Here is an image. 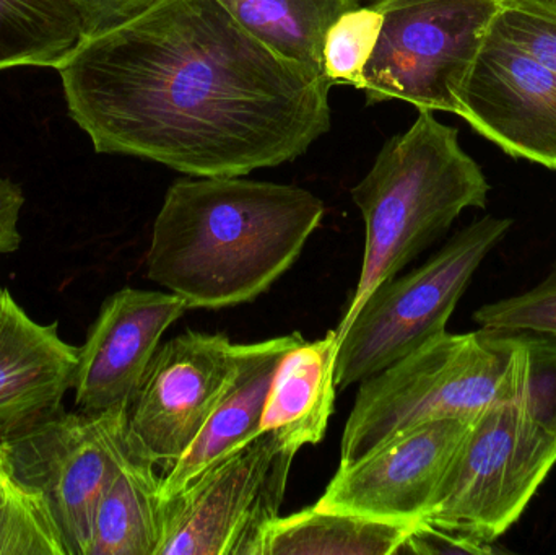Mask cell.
Instances as JSON below:
<instances>
[{"label": "cell", "instance_id": "cell-1", "mask_svg": "<svg viewBox=\"0 0 556 555\" xmlns=\"http://www.w3.org/2000/svg\"><path fill=\"white\" fill-rule=\"evenodd\" d=\"M55 71L94 152L194 178L293 162L330 129L332 85L254 38L218 0H155Z\"/></svg>", "mask_w": 556, "mask_h": 555}, {"label": "cell", "instance_id": "cell-2", "mask_svg": "<svg viewBox=\"0 0 556 555\" xmlns=\"http://www.w3.org/2000/svg\"><path fill=\"white\" fill-rule=\"evenodd\" d=\"M324 212V202L300 186L182 179L153 224L147 277L189 310L253 302L296 263Z\"/></svg>", "mask_w": 556, "mask_h": 555}, {"label": "cell", "instance_id": "cell-3", "mask_svg": "<svg viewBox=\"0 0 556 555\" xmlns=\"http://www.w3.org/2000/svg\"><path fill=\"white\" fill-rule=\"evenodd\" d=\"M490 185L460 147L456 127L420 111L392 137L368 175L352 188L365 222L362 274L339 328H345L369 293L417 260L467 209H483Z\"/></svg>", "mask_w": 556, "mask_h": 555}, {"label": "cell", "instance_id": "cell-4", "mask_svg": "<svg viewBox=\"0 0 556 555\" xmlns=\"http://www.w3.org/2000/svg\"><path fill=\"white\" fill-rule=\"evenodd\" d=\"M358 384L339 468L412 427L473 419L496 404L518 401L525 388V345L519 335L446 331Z\"/></svg>", "mask_w": 556, "mask_h": 555}, {"label": "cell", "instance_id": "cell-5", "mask_svg": "<svg viewBox=\"0 0 556 555\" xmlns=\"http://www.w3.org/2000/svg\"><path fill=\"white\" fill-rule=\"evenodd\" d=\"M511 225V218L486 215L417 269L379 283L352 321L336 329L337 388L362 383L444 335L470 280Z\"/></svg>", "mask_w": 556, "mask_h": 555}, {"label": "cell", "instance_id": "cell-6", "mask_svg": "<svg viewBox=\"0 0 556 555\" xmlns=\"http://www.w3.org/2000/svg\"><path fill=\"white\" fill-rule=\"evenodd\" d=\"M556 465V436L518 401L473 419L420 524L493 544L531 504Z\"/></svg>", "mask_w": 556, "mask_h": 555}, {"label": "cell", "instance_id": "cell-7", "mask_svg": "<svg viewBox=\"0 0 556 555\" xmlns=\"http://www.w3.org/2000/svg\"><path fill=\"white\" fill-rule=\"evenodd\" d=\"M503 0H375L382 15L359 90L366 103L402 100L459 116L460 91Z\"/></svg>", "mask_w": 556, "mask_h": 555}, {"label": "cell", "instance_id": "cell-8", "mask_svg": "<svg viewBox=\"0 0 556 555\" xmlns=\"http://www.w3.org/2000/svg\"><path fill=\"white\" fill-rule=\"evenodd\" d=\"M127 409L55 411L0 436L12 475L48 502L68 555H87L94 512L130 449Z\"/></svg>", "mask_w": 556, "mask_h": 555}, {"label": "cell", "instance_id": "cell-9", "mask_svg": "<svg viewBox=\"0 0 556 555\" xmlns=\"http://www.w3.org/2000/svg\"><path fill=\"white\" fill-rule=\"evenodd\" d=\"M298 450L261 433L163 502L159 555H257L280 517Z\"/></svg>", "mask_w": 556, "mask_h": 555}, {"label": "cell", "instance_id": "cell-10", "mask_svg": "<svg viewBox=\"0 0 556 555\" xmlns=\"http://www.w3.org/2000/svg\"><path fill=\"white\" fill-rule=\"evenodd\" d=\"M237 368L238 344L225 335L188 331L160 344L127 409L132 455L168 472L227 393Z\"/></svg>", "mask_w": 556, "mask_h": 555}, {"label": "cell", "instance_id": "cell-11", "mask_svg": "<svg viewBox=\"0 0 556 555\" xmlns=\"http://www.w3.org/2000/svg\"><path fill=\"white\" fill-rule=\"evenodd\" d=\"M459 116L508 155L556 172V75L495 22L460 91Z\"/></svg>", "mask_w": 556, "mask_h": 555}, {"label": "cell", "instance_id": "cell-12", "mask_svg": "<svg viewBox=\"0 0 556 555\" xmlns=\"http://www.w3.org/2000/svg\"><path fill=\"white\" fill-rule=\"evenodd\" d=\"M473 419L433 420L392 437L352 465L337 469L317 507L394 524H420Z\"/></svg>", "mask_w": 556, "mask_h": 555}, {"label": "cell", "instance_id": "cell-13", "mask_svg": "<svg viewBox=\"0 0 556 555\" xmlns=\"http://www.w3.org/2000/svg\"><path fill=\"white\" fill-rule=\"evenodd\" d=\"M188 310L172 292L126 287L108 297L78 348L75 407L85 413L129 409L163 335Z\"/></svg>", "mask_w": 556, "mask_h": 555}, {"label": "cell", "instance_id": "cell-14", "mask_svg": "<svg viewBox=\"0 0 556 555\" xmlns=\"http://www.w3.org/2000/svg\"><path fill=\"white\" fill-rule=\"evenodd\" d=\"M77 358L59 323L36 321L0 287V436L61 409Z\"/></svg>", "mask_w": 556, "mask_h": 555}, {"label": "cell", "instance_id": "cell-15", "mask_svg": "<svg viewBox=\"0 0 556 555\" xmlns=\"http://www.w3.org/2000/svg\"><path fill=\"white\" fill-rule=\"evenodd\" d=\"M304 341L300 332H293L254 344H238L237 375L227 393L185 455L162 476L163 502L261 436V420L278 365Z\"/></svg>", "mask_w": 556, "mask_h": 555}, {"label": "cell", "instance_id": "cell-16", "mask_svg": "<svg viewBox=\"0 0 556 555\" xmlns=\"http://www.w3.org/2000/svg\"><path fill=\"white\" fill-rule=\"evenodd\" d=\"M337 331L291 349L278 365L261 420V433L300 452L326 436L336 404Z\"/></svg>", "mask_w": 556, "mask_h": 555}, {"label": "cell", "instance_id": "cell-17", "mask_svg": "<svg viewBox=\"0 0 556 555\" xmlns=\"http://www.w3.org/2000/svg\"><path fill=\"white\" fill-rule=\"evenodd\" d=\"M162 540V476L130 452L98 502L87 555H159Z\"/></svg>", "mask_w": 556, "mask_h": 555}, {"label": "cell", "instance_id": "cell-18", "mask_svg": "<svg viewBox=\"0 0 556 555\" xmlns=\"http://www.w3.org/2000/svg\"><path fill=\"white\" fill-rule=\"evenodd\" d=\"M415 527L314 504L276 518L257 555H399Z\"/></svg>", "mask_w": 556, "mask_h": 555}, {"label": "cell", "instance_id": "cell-19", "mask_svg": "<svg viewBox=\"0 0 556 555\" xmlns=\"http://www.w3.org/2000/svg\"><path fill=\"white\" fill-rule=\"evenodd\" d=\"M254 38L281 58L324 78L323 51L330 26L359 0H218ZM326 80V78H324Z\"/></svg>", "mask_w": 556, "mask_h": 555}, {"label": "cell", "instance_id": "cell-20", "mask_svg": "<svg viewBox=\"0 0 556 555\" xmlns=\"http://www.w3.org/2000/svg\"><path fill=\"white\" fill-rule=\"evenodd\" d=\"M84 39L67 0H0V72L58 68Z\"/></svg>", "mask_w": 556, "mask_h": 555}, {"label": "cell", "instance_id": "cell-21", "mask_svg": "<svg viewBox=\"0 0 556 555\" xmlns=\"http://www.w3.org/2000/svg\"><path fill=\"white\" fill-rule=\"evenodd\" d=\"M0 555H68L48 502L38 491L12 475L3 455L0 469Z\"/></svg>", "mask_w": 556, "mask_h": 555}, {"label": "cell", "instance_id": "cell-22", "mask_svg": "<svg viewBox=\"0 0 556 555\" xmlns=\"http://www.w3.org/2000/svg\"><path fill=\"white\" fill-rule=\"evenodd\" d=\"M382 15L371 7L343 13L327 31L324 41V78L330 85L362 88L363 72L375 52Z\"/></svg>", "mask_w": 556, "mask_h": 555}, {"label": "cell", "instance_id": "cell-23", "mask_svg": "<svg viewBox=\"0 0 556 555\" xmlns=\"http://www.w3.org/2000/svg\"><path fill=\"white\" fill-rule=\"evenodd\" d=\"M480 329L502 335H538L556 339V263L538 286L518 295L486 303L473 313Z\"/></svg>", "mask_w": 556, "mask_h": 555}, {"label": "cell", "instance_id": "cell-24", "mask_svg": "<svg viewBox=\"0 0 556 555\" xmlns=\"http://www.w3.org/2000/svg\"><path fill=\"white\" fill-rule=\"evenodd\" d=\"M495 26L556 75L555 0H503Z\"/></svg>", "mask_w": 556, "mask_h": 555}, {"label": "cell", "instance_id": "cell-25", "mask_svg": "<svg viewBox=\"0 0 556 555\" xmlns=\"http://www.w3.org/2000/svg\"><path fill=\"white\" fill-rule=\"evenodd\" d=\"M525 345V388L519 403L556 436V339L519 335Z\"/></svg>", "mask_w": 556, "mask_h": 555}, {"label": "cell", "instance_id": "cell-26", "mask_svg": "<svg viewBox=\"0 0 556 555\" xmlns=\"http://www.w3.org/2000/svg\"><path fill=\"white\" fill-rule=\"evenodd\" d=\"M78 18L85 38L110 31L149 9L155 0H67Z\"/></svg>", "mask_w": 556, "mask_h": 555}, {"label": "cell", "instance_id": "cell-27", "mask_svg": "<svg viewBox=\"0 0 556 555\" xmlns=\"http://www.w3.org/2000/svg\"><path fill=\"white\" fill-rule=\"evenodd\" d=\"M493 544L453 531L418 524L402 547L401 554H495Z\"/></svg>", "mask_w": 556, "mask_h": 555}, {"label": "cell", "instance_id": "cell-28", "mask_svg": "<svg viewBox=\"0 0 556 555\" xmlns=\"http://www.w3.org/2000/svg\"><path fill=\"white\" fill-rule=\"evenodd\" d=\"M25 202V192L18 182L0 178V256L15 253L22 244L18 222Z\"/></svg>", "mask_w": 556, "mask_h": 555}, {"label": "cell", "instance_id": "cell-29", "mask_svg": "<svg viewBox=\"0 0 556 555\" xmlns=\"http://www.w3.org/2000/svg\"><path fill=\"white\" fill-rule=\"evenodd\" d=\"M0 469H2V450H0Z\"/></svg>", "mask_w": 556, "mask_h": 555}, {"label": "cell", "instance_id": "cell-30", "mask_svg": "<svg viewBox=\"0 0 556 555\" xmlns=\"http://www.w3.org/2000/svg\"><path fill=\"white\" fill-rule=\"evenodd\" d=\"M555 2H556V0H555Z\"/></svg>", "mask_w": 556, "mask_h": 555}]
</instances>
